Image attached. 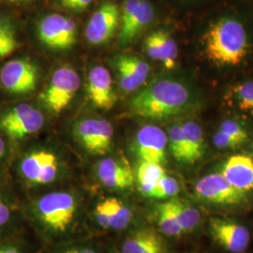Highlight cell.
<instances>
[{
    "label": "cell",
    "mask_w": 253,
    "mask_h": 253,
    "mask_svg": "<svg viewBox=\"0 0 253 253\" xmlns=\"http://www.w3.org/2000/svg\"><path fill=\"white\" fill-rule=\"evenodd\" d=\"M199 52L205 60L217 68H237L253 54V36L240 17L221 15L212 20L201 34Z\"/></svg>",
    "instance_id": "6da1fadb"
},
{
    "label": "cell",
    "mask_w": 253,
    "mask_h": 253,
    "mask_svg": "<svg viewBox=\"0 0 253 253\" xmlns=\"http://www.w3.org/2000/svg\"><path fill=\"white\" fill-rule=\"evenodd\" d=\"M200 98L188 84L174 78H160L136 93L129 101L132 116L145 119H166L194 111Z\"/></svg>",
    "instance_id": "7a4b0ae2"
},
{
    "label": "cell",
    "mask_w": 253,
    "mask_h": 253,
    "mask_svg": "<svg viewBox=\"0 0 253 253\" xmlns=\"http://www.w3.org/2000/svg\"><path fill=\"white\" fill-rule=\"evenodd\" d=\"M75 214L76 202L68 192L48 193L37 204L38 218L52 238L64 237L71 232Z\"/></svg>",
    "instance_id": "3957f363"
},
{
    "label": "cell",
    "mask_w": 253,
    "mask_h": 253,
    "mask_svg": "<svg viewBox=\"0 0 253 253\" xmlns=\"http://www.w3.org/2000/svg\"><path fill=\"white\" fill-rule=\"evenodd\" d=\"M80 85L79 74L72 67L63 66L54 71L49 84L40 95V100L48 111L60 114L73 100Z\"/></svg>",
    "instance_id": "277c9868"
},
{
    "label": "cell",
    "mask_w": 253,
    "mask_h": 253,
    "mask_svg": "<svg viewBox=\"0 0 253 253\" xmlns=\"http://www.w3.org/2000/svg\"><path fill=\"white\" fill-rule=\"evenodd\" d=\"M155 15L154 6L149 0H125L120 10V44L132 43L152 24Z\"/></svg>",
    "instance_id": "5b68a950"
},
{
    "label": "cell",
    "mask_w": 253,
    "mask_h": 253,
    "mask_svg": "<svg viewBox=\"0 0 253 253\" xmlns=\"http://www.w3.org/2000/svg\"><path fill=\"white\" fill-rule=\"evenodd\" d=\"M43 124V115L28 103L9 109L0 118V129L12 140H21L36 133Z\"/></svg>",
    "instance_id": "8992f818"
},
{
    "label": "cell",
    "mask_w": 253,
    "mask_h": 253,
    "mask_svg": "<svg viewBox=\"0 0 253 253\" xmlns=\"http://www.w3.org/2000/svg\"><path fill=\"white\" fill-rule=\"evenodd\" d=\"M38 36L49 48L67 50L76 43L77 28L73 19L54 13L41 20L38 26Z\"/></svg>",
    "instance_id": "52a82bcc"
},
{
    "label": "cell",
    "mask_w": 253,
    "mask_h": 253,
    "mask_svg": "<svg viewBox=\"0 0 253 253\" xmlns=\"http://www.w3.org/2000/svg\"><path fill=\"white\" fill-rule=\"evenodd\" d=\"M74 134L83 146L93 155H105L112 147L114 127L100 118H86L77 122Z\"/></svg>",
    "instance_id": "ba28073f"
},
{
    "label": "cell",
    "mask_w": 253,
    "mask_h": 253,
    "mask_svg": "<svg viewBox=\"0 0 253 253\" xmlns=\"http://www.w3.org/2000/svg\"><path fill=\"white\" fill-rule=\"evenodd\" d=\"M39 72L27 58L10 60L0 72V84L10 94H27L36 89Z\"/></svg>",
    "instance_id": "9c48e42d"
},
{
    "label": "cell",
    "mask_w": 253,
    "mask_h": 253,
    "mask_svg": "<svg viewBox=\"0 0 253 253\" xmlns=\"http://www.w3.org/2000/svg\"><path fill=\"white\" fill-rule=\"evenodd\" d=\"M195 193L203 201L221 206L239 205L244 202L247 194L236 190L220 172L201 178L196 183Z\"/></svg>",
    "instance_id": "30bf717a"
},
{
    "label": "cell",
    "mask_w": 253,
    "mask_h": 253,
    "mask_svg": "<svg viewBox=\"0 0 253 253\" xmlns=\"http://www.w3.org/2000/svg\"><path fill=\"white\" fill-rule=\"evenodd\" d=\"M209 232L214 241L229 253H243L250 246V231L235 220L213 217L209 221Z\"/></svg>",
    "instance_id": "8fae6325"
},
{
    "label": "cell",
    "mask_w": 253,
    "mask_h": 253,
    "mask_svg": "<svg viewBox=\"0 0 253 253\" xmlns=\"http://www.w3.org/2000/svg\"><path fill=\"white\" fill-rule=\"evenodd\" d=\"M120 24V9L114 2H104L91 16L85 37L92 45H102L115 35Z\"/></svg>",
    "instance_id": "7c38bea8"
},
{
    "label": "cell",
    "mask_w": 253,
    "mask_h": 253,
    "mask_svg": "<svg viewBox=\"0 0 253 253\" xmlns=\"http://www.w3.org/2000/svg\"><path fill=\"white\" fill-rule=\"evenodd\" d=\"M21 174L35 185L50 184L58 173V160L52 152L34 151L27 155L20 164Z\"/></svg>",
    "instance_id": "4fadbf2b"
},
{
    "label": "cell",
    "mask_w": 253,
    "mask_h": 253,
    "mask_svg": "<svg viewBox=\"0 0 253 253\" xmlns=\"http://www.w3.org/2000/svg\"><path fill=\"white\" fill-rule=\"evenodd\" d=\"M168 138L159 126L145 125L136 133L133 150L141 162L162 164L166 161Z\"/></svg>",
    "instance_id": "5bb4252c"
},
{
    "label": "cell",
    "mask_w": 253,
    "mask_h": 253,
    "mask_svg": "<svg viewBox=\"0 0 253 253\" xmlns=\"http://www.w3.org/2000/svg\"><path fill=\"white\" fill-rule=\"evenodd\" d=\"M144 50L151 59L163 64L166 70L175 68L178 45L169 30L160 28L148 34L144 41Z\"/></svg>",
    "instance_id": "9a60e30c"
},
{
    "label": "cell",
    "mask_w": 253,
    "mask_h": 253,
    "mask_svg": "<svg viewBox=\"0 0 253 253\" xmlns=\"http://www.w3.org/2000/svg\"><path fill=\"white\" fill-rule=\"evenodd\" d=\"M118 253H170V249L161 232L145 227L126 235Z\"/></svg>",
    "instance_id": "2e32d148"
},
{
    "label": "cell",
    "mask_w": 253,
    "mask_h": 253,
    "mask_svg": "<svg viewBox=\"0 0 253 253\" xmlns=\"http://www.w3.org/2000/svg\"><path fill=\"white\" fill-rule=\"evenodd\" d=\"M87 95L95 107L103 110L113 108L117 98L107 69L101 66L91 69L87 81Z\"/></svg>",
    "instance_id": "e0dca14e"
},
{
    "label": "cell",
    "mask_w": 253,
    "mask_h": 253,
    "mask_svg": "<svg viewBox=\"0 0 253 253\" xmlns=\"http://www.w3.org/2000/svg\"><path fill=\"white\" fill-rule=\"evenodd\" d=\"M220 173L236 190L244 193L253 190V160L250 156L236 154L229 157Z\"/></svg>",
    "instance_id": "ac0fdd59"
},
{
    "label": "cell",
    "mask_w": 253,
    "mask_h": 253,
    "mask_svg": "<svg viewBox=\"0 0 253 253\" xmlns=\"http://www.w3.org/2000/svg\"><path fill=\"white\" fill-rule=\"evenodd\" d=\"M98 176L101 183L110 189L125 190L132 186L133 172L126 160L108 158L98 165Z\"/></svg>",
    "instance_id": "d6986e66"
},
{
    "label": "cell",
    "mask_w": 253,
    "mask_h": 253,
    "mask_svg": "<svg viewBox=\"0 0 253 253\" xmlns=\"http://www.w3.org/2000/svg\"><path fill=\"white\" fill-rule=\"evenodd\" d=\"M224 101L229 107L253 118V80L230 86L224 95Z\"/></svg>",
    "instance_id": "ffe728a7"
},
{
    "label": "cell",
    "mask_w": 253,
    "mask_h": 253,
    "mask_svg": "<svg viewBox=\"0 0 253 253\" xmlns=\"http://www.w3.org/2000/svg\"><path fill=\"white\" fill-rule=\"evenodd\" d=\"M100 204L108 218L109 230L120 232L129 226L132 220V212L123 202L116 198H109Z\"/></svg>",
    "instance_id": "44dd1931"
},
{
    "label": "cell",
    "mask_w": 253,
    "mask_h": 253,
    "mask_svg": "<svg viewBox=\"0 0 253 253\" xmlns=\"http://www.w3.org/2000/svg\"><path fill=\"white\" fill-rule=\"evenodd\" d=\"M186 137L190 163H195L203 159L206 153V143L203 129L199 124L193 120H187L181 123Z\"/></svg>",
    "instance_id": "7402d4cb"
},
{
    "label": "cell",
    "mask_w": 253,
    "mask_h": 253,
    "mask_svg": "<svg viewBox=\"0 0 253 253\" xmlns=\"http://www.w3.org/2000/svg\"><path fill=\"white\" fill-rule=\"evenodd\" d=\"M164 175H166V172L162 164L141 162L137 169V181L140 192L147 197L158 181L162 179Z\"/></svg>",
    "instance_id": "603a6c76"
},
{
    "label": "cell",
    "mask_w": 253,
    "mask_h": 253,
    "mask_svg": "<svg viewBox=\"0 0 253 253\" xmlns=\"http://www.w3.org/2000/svg\"><path fill=\"white\" fill-rule=\"evenodd\" d=\"M170 204L184 235L192 233L198 227L201 220L198 209L178 199L171 200Z\"/></svg>",
    "instance_id": "cb8c5ba5"
},
{
    "label": "cell",
    "mask_w": 253,
    "mask_h": 253,
    "mask_svg": "<svg viewBox=\"0 0 253 253\" xmlns=\"http://www.w3.org/2000/svg\"><path fill=\"white\" fill-rule=\"evenodd\" d=\"M158 225L165 237L179 238L184 235L180 225L172 211L170 201L161 204L158 208Z\"/></svg>",
    "instance_id": "d4e9b609"
},
{
    "label": "cell",
    "mask_w": 253,
    "mask_h": 253,
    "mask_svg": "<svg viewBox=\"0 0 253 253\" xmlns=\"http://www.w3.org/2000/svg\"><path fill=\"white\" fill-rule=\"evenodd\" d=\"M168 138L174 160L179 163H190L189 149L181 123H174L170 126Z\"/></svg>",
    "instance_id": "484cf974"
},
{
    "label": "cell",
    "mask_w": 253,
    "mask_h": 253,
    "mask_svg": "<svg viewBox=\"0 0 253 253\" xmlns=\"http://www.w3.org/2000/svg\"><path fill=\"white\" fill-rule=\"evenodd\" d=\"M115 65L123 67L127 72L133 74L137 78L146 81L150 73V65L143 58L131 55V54H121L118 55L115 59Z\"/></svg>",
    "instance_id": "4316f807"
},
{
    "label": "cell",
    "mask_w": 253,
    "mask_h": 253,
    "mask_svg": "<svg viewBox=\"0 0 253 253\" xmlns=\"http://www.w3.org/2000/svg\"><path fill=\"white\" fill-rule=\"evenodd\" d=\"M179 184L175 178L172 176L164 175L162 179L158 181L153 190L147 196L154 199H166L175 196L179 192Z\"/></svg>",
    "instance_id": "83f0119b"
},
{
    "label": "cell",
    "mask_w": 253,
    "mask_h": 253,
    "mask_svg": "<svg viewBox=\"0 0 253 253\" xmlns=\"http://www.w3.org/2000/svg\"><path fill=\"white\" fill-rule=\"evenodd\" d=\"M18 44L14 29L8 23L2 25L0 27V58L13 53Z\"/></svg>",
    "instance_id": "f1b7e54d"
},
{
    "label": "cell",
    "mask_w": 253,
    "mask_h": 253,
    "mask_svg": "<svg viewBox=\"0 0 253 253\" xmlns=\"http://www.w3.org/2000/svg\"><path fill=\"white\" fill-rule=\"evenodd\" d=\"M219 130L231 136L232 138H234L242 145H244L245 143L249 140V133L247 129L239 122L233 119L224 120L219 126Z\"/></svg>",
    "instance_id": "f546056e"
},
{
    "label": "cell",
    "mask_w": 253,
    "mask_h": 253,
    "mask_svg": "<svg viewBox=\"0 0 253 253\" xmlns=\"http://www.w3.org/2000/svg\"><path fill=\"white\" fill-rule=\"evenodd\" d=\"M213 144L220 149H235L242 145L241 143L219 129L213 135Z\"/></svg>",
    "instance_id": "4dcf8cb0"
},
{
    "label": "cell",
    "mask_w": 253,
    "mask_h": 253,
    "mask_svg": "<svg viewBox=\"0 0 253 253\" xmlns=\"http://www.w3.org/2000/svg\"><path fill=\"white\" fill-rule=\"evenodd\" d=\"M93 0H60L64 9L73 11H83L90 5Z\"/></svg>",
    "instance_id": "1f68e13d"
},
{
    "label": "cell",
    "mask_w": 253,
    "mask_h": 253,
    "mask_svg": "<svg viewBox=\"0 0 253 253\" xmlns=\"http://www.w3.org/2000/svg\"><path fill=\"white\" fill-rule=\"evenodd\" d=\"M60 253H100L96 249L88 245H75L63 249Z\"/></svg>",
    "instance_id": "d6a6232c"
},
{
    "label": "cell",
    "mask_w": 253,
    "mask_h": 253,
    "mask_svg": "<svg viewBox=\"0 0 253 253\" xmlns=\"http://www.w3.org/2000/svg\"><path fill=\"white\" fill-rule=\"evenodd\" d=\"M10 219V212L8 206L0 198V230L9 223Z\"/></svg>",
    "instance_id": "836d02e7"
},
{
    "label": "cell",
    "mask_w": 253,
    "mask_h": 253,
    "mask_svg": "<svg viewBox=\"0 0 253 253\" xmlns=\"http://www.w3.org/2000/svg\"><path fill=\"white\" fill-rule=\"evenodd\" d=\"M0 253H24V252L16 243L2 242L0 243Z\"/></svg>",
    "instance_id": "e575fe53"
},
{
    "label": "cell",
    "mask_w": 253,
    "mask_h": 253,
    "mask_svg": "<svg viewBox=\"0 0 253 253\" xmlns=\"http://www.w3.org/2000/svg\"><path fill=\"white\" fill-rule=\"evenodd\" d=\"M4 153H5V143H4V140L2 139V137L0 136V160L2 159Z\"/></svg>",
    "instance_id": "d590c367"
},
{
    "label": "cell",
    "mask_w": 253,
    "mask_h": 253,
    "mask_svg": "<svg viewBox=\"0 0 253 253\" xmlns=\"http://www.w3.org/2000/svg\"><path fill=\"white\" fill-rule=\"evenodd\" d=\"M10 2H13V3H18V2H22L24 0H9Z\"/></svg>",
    "instance_id": "8d00e7d4"
},
{
    "label": "cell",
    "mask_w": 253,
    "mask_h": 253,
    "mask_svg": "<svg viewBox=\"0 0 253 253\" xmlns=\"http://www.w3.org/2000/svg\"><path fill=\"white\" fill-rule=\"evenodd\" d=\"M5 23H6V22H4V21H3V20H1V19H0V27H1V26H2V25H4V24H5Z\"/></svg>",
    "instance_id": "74e56055"
},
{
    "label": "cell",
    "mask_w": 253,
    "mask_h": 253,
    "mask_svg": "<svg viewBox=\"0 0 253 253\" xmlns=\"http://www.w3.org/2000/svg\"></svg>",
    "instance_id": "f35d334b"
}]
</instances>
